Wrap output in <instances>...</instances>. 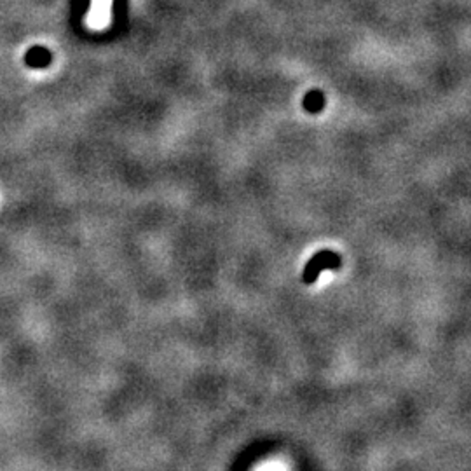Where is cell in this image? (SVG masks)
Returning a JSON list of instances; mask_svg holds the SVG:
<instances>
[{
	"label": "cell",
	"mask_w": 471,
	"mask_h": 471,
	"mask_svg": "<svg viewBox=\"0 0 471 471\" xmlns=\"http://www.w3.org/2000/svg\"><path fill=\"white\" fill-rule=\"evenodd\" d=\"M108 8H110V0H93V9L91 14H89V25L96 28L104 27L108 19Z\"/></svg>",
	"instance_id": "3957f363"
},
{
	"label": "cell",
	"mask_w": 471,
	"mask_h": 471,
	"mask_svg": "<svg viewBox=\"0 0 471 471\" xmlns=\"http://www.w3.org/2000/svg\"><path fill=\"white\" fill-rule=\"evenodd\" d=\"M53 60V54L43 46H35L32 49H28V53L25 54V62L32 69H46L47 65Z\"/></svg>",
	"instance_id": "7a4b0ae2"
},
{
	"label": "cell",
	"mask_w": 471,
	"mask_h": 471,
	"mask_svg": "<svg viewBox=\"0 0 471 471\" xmlns=\"http://www.w3.org/2000/svg\"><path fill=\"white\" fill-rule=\"evenodd\" d=\"M304 107L309 112H319L323 108V95L319 91H311L304 98Z\"/></svg>",
	"instance_id": "277c9868"
},
{
	"label": "cell",
	"mask_w": 471,
	"mask_h": 471,
	"mask_svg": "<svg viewBox=\"0 0 471 471\" xmlns=\"http://www.w3.org/2000/svg\"><path fill=\"white\" fill-rule=\"evenodd\" d=\"M342 265V258L339 253L330 252V250H323V252L316 253L302 271V283L313 285L318 280L323 269H339Z\"/></svg>",
	"instance_id": "6da1fadb"
}]
</instances>
